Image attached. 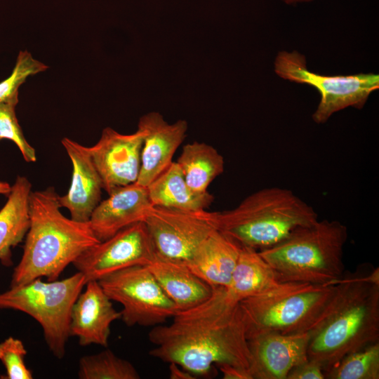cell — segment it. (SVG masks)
Wrapping results in <instances>:
<instances>
[{
  "label": "cell",
  "instance_id": "cell-1",
  "mask_svg": "<svg viewBox=\"0 0 379 379\" xmlns=\"http://www.w3.org/2000/svg\"><path fill=\"white\" fill-rule=\"evenodd\" d=\"M148 337L155 345L149 355L193 375H206L213 365L248 368L250 352L239 302L225 287H213L208 299L178 311L170 324L154 326Z\"/></svg>",
  "mask_w": 379,
  "mask_h": 379
},
{
  "label": "cell",
  "instance_id": "cell-2",
  "mask_svg": "<svg viewBox=\"0 0 379 379\" xmlns=\"http://www.w3.org/2000/svg\"><path fill=\"white\" fill-rule=\"evenodd\" d=\"M322 317L310 331L309 359L324 373L346 355L379 342V271L360 267L335 283Z\"/></svg>",
  "mask_w": 379,
  "mask_h": 379
},
{
  "label": "cell",
  "instance_id": "cell-3",
  "mask_svg": "<svg viewBox=\"0 0 379 379\" xmlns=\"http://www.w3.org/2000/svg\"><path fill=\"white\" fill-rule=\"evenodd\" d=\"M53 187L32 192L29 226L23 253L15 267L11 286L45 277L57 280L64 270L87 248L99 243L88 222L65 217Z\"/></svg>",
  "mask_w": 379,
  "mask_h": 379
},
{
  "label": "cell",
  "instance_id": "cell-4",
  "mask_svg": "<svg viewBox=\"0 0 379 379\" xmlns=\"http://www.w3.org/2000/svg\"><path fill=\"white\" fill-rule=\"evenodd\" d=\"M347 237V227L340 222L317 220L258 252L283 283L334 284L344 274Z\"/></svg>",
  "mask_w": 379,
  "mask_h": 379
},
{
  "label": "cell",
  "instance_id": "cell-5",
  "mask_svg": "<svg viewBox=\"0 0 379 379\" xmlns=\"http://www.w3.org/2000/svg\"><path fill=\"white\" fill-rule=\"evenodd\" d=\"M317 220L314 209L291 190L272 187L252 193L234 208L218 212V230L241 246L260 251Z\"/></svg>",
  "mask_w": 379,
  "mask_h": 379
},
{
  "label": "cell",
  "instance_id": "cell-6",
  "mask_svg": "<svg viewBox=\"0 0 379 379\" xmlns=\"http://www.w3.org/2000/svg\"><path fill=\"white\" fill-rule=\"evenodd\" d=\"M335 284L285 283L270 292L239 302L247 339L277 333L294 334L311 331L322 317Z\"/></svg>",
  "mask_w": 379,
  "mask_h": 379
},
{
  "label": "cell",
  "instance_id": "cell-7",
  "mask_svg": "<svg viewBox=\"0 0 379 379\" xmlns=\"http://www.w3.org/2000/svg\"><path fill=\"white\" fill-rule=\"evenodd\" d=\"M86 284L79 272L62 280L44 282L38 278L0 293V310H18L34 318L43 329L49 350L60 359L70 337L72 307Z\"/></svg>",
  "mask_w": 379,
  "mask_h": 379
},
{
  "label": "cell",
  "instance_id": "cell-8",
  "mask_svg": "<svg viewBox=\"0 0 379 379\" xmlns=\"http://www.w3.org/2000/svg\"><path fill=\"white\" fill-rule=\"evenodd\" d=\"M274 70L284 80L317 90L320 100L312 117L319 124L326 123L335 113L347 107L362 109L371 93L379 88L378 74H319L308 69L305 55L295 50L279 51L274 61Z\"/></svg>",
  "mask_w": 379,
  "mask_h": 379
},
{
  "label": "cell",
  "instance_id": "cell-9",
  "mask_svg": "<svg viewBox=\"0 0 379 379\" xmlns=\"http://www.w3.org/2000/svg\"><path fill=\"white\" fill-rule=\"evenodd\" d=\"M107 296L121 304V319L128 326H155L178 312L148 267L133 266L98 281Z\"/></svg>",
  "mask_w": 379,
  "mask_h": 379
},
{
  "label": "cell",
  "instance_id": "cell-10",
  "mask_svg": "<svg viewBox=\"0 0 379 379\" xmlns=\"http://www.w3.org/2000/svg\"><path fill=\"white\" fill-rule=\"evenodd\" d=\"M218 212L153 206L145 223L156 254L187 264L202 242L218 230Z\"/></svg>",
  "mask_w": 379,
  "mask_h": 379
},
{
  "label": "cell",
  "instance_id": "cell-11",
  "mask_svg": "<svg viewBox=\"0 0 379 379\" xmlns=\"http://www.w3.org/2000/svg\"><path fill=\"white\" fill-rule=\"evenodd\" d=\"M155 256L146 225L140 222L87 248L72 264L84 274L87 283L98 281L128 267L147 265Z\"/></svg>",
  "mask_w": 379,
  "mask_h": 379
},
{
  "label": "cell",
  "instance_id": "cell-12",
  "mask_svg": "<svg viewBox=\"0 0 379 379\" xmlns=\"http://www.w3.org/2000/svg\"><path fill=\"white\" fill-rule=\"evenodd\" d=\"M142 133L121 134L112 128L103 129L100 138L88 147L100 177L102 189L109 194L114 190L137 181L141 165Z\"/></svg>",
  "mask_w": 379,
  "mask_h": 379
},
{
  "label": "cell",
  "instance_id": "cell-13",
  "mask_svg": "<svg viewBox=\"0 0 379 379\" xmlns=\"http://www.w3.org/2000/svg\"><path fill=\"white\" fill-rule=\"evenodd\" d=\"M310 331L267 333L248 339L251 379H286L292 368L308 359Z\"/></svg>",
  "mask_w": 379,
  "mask_h": 379
},
{
  "label": "cell",
  "instance_id": "cell-14",
  "mask_svg": "<svg viewBox=\"0 0 379 379\" xmlns=\"http://www.w3.org/2000/svg\"><path fill=\"white\" fill-rule=\"evenodd\" d=\"M138 130L143 136L140 173L135 182L147 187L173 161V157L185 138L187 123L168 124L158 112L141 117Z\"/></svg>",
  "mask_w": 379,
  "mask_h": 379
},
{
  "label": "cell",
  "instance_id": "cell-15",
  "mask_svg": "<svg viewBox=\"0 0 379 379\" xmlns=\"http://www.w3.org/2000/svg\"><path fill=\"white\" fill-rule=\"evenodd\" d=\"M152 206L147 187L134 182L114 190L100 201L88 222L102 241L126 227L145 222Z\"/></svg>",
  "mask_w": 379,
  "mask_h": 379
},
{
  "label": "cell",
  "instance_id": "cell-16",
  "mask_svg": "<svg viewBox=\"0 0 379 379\" xmlns=\"http://www.w3.org/2000/svg\"><path fill=\"white\" fill-rule=\"evenodd\" d=\"M75 301L71 312L69 335L82 346L95 344L107 347L113 321L121 318L112 300L98 281H89Z\"/></svg>",
  "mask_w": 379,
  "mask_h": 379
},
{
  "label": "cell",
  "instance_id": "cell-17",
  "mask_svg": "<svg viewBox=\"0 0 379 379\" xmlns=\"http://www.w3.org/2000/svg\"><path fill=\"white\" fill-rule=\"evenodd\" d=\"M62 145L72 164V176L68 192L58 195L61 207L66 208L72 220L87 222L100 202L102 181L95 168L88 147L64 138Z\"/></svg>",
  "mask_w": 379,
  "mask_h": 379
},
{
  "label": "cell",
  "instance_id": "cell-18",
  "mask_svg": "<svg viewBox=\"0 0 379 379\" xmlns=\"http://www.w3.org/2000/svg\"><path fill=\"white\" fill-rule=\"evenodd\" d=\"M241 246L218 230L199 246L186 264L212 287L226 288L239 259Z\"/></svg>",
  "mask_w": 379,
  "mask_h": 379
},
{
  "label": "cell",
  "instance_id": "cell-19",
  "mask_svg": "<svg viewBox=\"0 0 379 379\" xmlns=\"http://www.w3.org/2000/svg\"><path fill=\"white\" fill-rule=\"evenodd\" d=\"M178 311L191 308L208 299L213 287L198 277L184 262L163 258L156 254L147 265Z\"/></svg>",
  "mask_w": 379,
  "mask_h": 379
},
{
  "label": "cell",
  "instance_id": "cell-20",
  "mask_svg": "<svg viewBox=\"0 0 379 379\" xmlns=\"http://www.w3.org/2000/svg\"><path fill=\"white\" fill-rule=\"evenodd\" d=\"M284 284L258 251L242 246L230 282L225 288L231 298L239 302L270 292Z\"/></svg>",
  "mask_w": 379,
  "mask_h": 379
},
{
  "label": "cell",
  "instance_id": "cell-21",
  "mask_svg": "<svg viewBox=\"0 0 379 379\" xmlns=\"http://www.w3.org/2000/svg\"><path fill=\"white\" fill-rule=\"evenodd\" d=\"M32 184L18 176L8 199L0 210V262L11 265V248L25 238L29 226V197Z\"/></svg>",
  "mask_w": 379,
  "mask_h": 379
},
{
  "label": "cell",
  "instance_id": "cell-22",
  "mask_svg": "<svg viewBox=\"0 0 379 379\" xmlns=\"http://www.w3.org/2000/svg\"><path fill=\"white\" fill-rule=\"evenodd\" d=\"M153 206L185 210L206 209L214 197L208 192L199 193L187 185L176 161L161 173L148 186Z\"/></svg>",
  "mask_w": 379,
  "mask_h": 379
},
{
  "label": "cell",
  "instance_id": "cell-23",
  "mask_svg": "<svg viewBox=\"0 0 379 379\" xmlns=\"http://www.w3.org/2000/svg\"><path fill=\"white\" fill-rule=\"evenodd\" d=\"M189 187L204 193L215 178L225 169L222 154L205 142H193L185 145L176 161Z\"/></svg>",
  "mask_w": 379,
  "mask_h": 379
},
{
  "label": "cell",
  "instance_id": "cell-24",
  "mask_svg": "<svg viewBox=\"0 0 379 379\" xmlns=\"http://www.w3.org/2000/svg\"><path fill=\"white\" fill-rule=\"evenodd\" d=\"M81 379H139L134 366L107 349L98 354L81 357L79 363Z\"/></svg>",
  "mask_w": 379,
  "mask_h": 379
},
{
  "label": "cell",
  "instance_id": "cell-25",
  "mask_svg": "<svg viewBox=\"0 0 379 379\" xmlns=\"http://www.w3.org/2000/svg\"><path fill=\"white\" fill-rule=\"evenodd\" d=\"M326 379H378L379 342L349 354L324 372Z\"/></svg>",
  "mask_w": 379,
  "mask_h": 379
},
{
  "label": "cell",
  "instance_id": "cell-26",
  "mask_svg": "<svg viewBox=\"0 0 379 379\" xmlns=\"http://www.w3.org/2000/svg\"><path fill=\"white\" fill-rule=\"evenodd\" d=\"M48 67L34 59L27 51H20L11 74L0 82V102L18 100L19 88L27 79L46 70Z\"/></svg>",
  "mask_w": 379,
  "mask_h": 379
},
{
  "label": "cell",
  "instance_id": "cell-27",
  "mask_svg": "<svg viewBox=\"0 0 379 379\" xmlns=\"http://www.w3.org/2000/svg\"><path fill=\"white\" fill-rule=\"evenodd\" d=\"M18 100L0 102V140L3 139L13 142L27 162L36 161L34 148L27 141L18 123L15 107Z\"/></svg>",
  "mask_w": 379,
  "mask_h": 379
},
{
  "label": "cell",
  "instance_id": "cell-28",
  "mask_svg": "<svg viewBox=\"0 0 379 379\" xmlns=\"http://www.w3.org/2000/svg\"><path fill=\"white\" fill-rule=\"evenodd\" d=\"M27 352L23 343L13 337H8L0 343V361L6 374L2 378L32 379V371L27 367L25 357Z\"/></svg>",
  "mask_w": 379,
  "mask_h": 379
},
{
  "label": "cell",
  "instance_id": "cell-29",
  "mask_svg": "<svg viewBox=\"0 0 379 379\" xmlns=\"http://www.w3.org/2000/svg\"><path fill=\"white\" fill-rule=\"evenodd\" d=\"M286 379H325V377L321 366L315 361L308 359L292 368Z\"/></svg>",
  "mask_w": 379,
  "mask_h": 379
},
{
  "label": "cell",
  "instance_id": "cell-30",
  "mask_svg": "<svg viewBox=\"0 0 379 379\" xmlns=\"http://www.w3.org/2000/svg\"><path fill=\"white\" fill-rule=\"evenodd\" d=\"M225 379H251L248 370L228 364L218 365Z\"/></svg>",
  "mask_w": 379,
  "mask_h": 379
},
{
  "label": "cell",
  "instance_id": "cell-31",
  "mask_svg": "<svg viewBox=\"0 0 379 379\" xmlns=\"http://www.w3.org/2000/svg\"><path fill=\"white\" fill-rule=\"evenodd\" d=\"M170 378L171 379H194V375L185 370L175 363H170Z\"/></svg>",
  "mask_w": 379,
  "mask_h": 379
},
{
  "label": "cell",
  "instance_id": "cell-32",
  "mask_svg": "<svg viewBox=\"0 0 379 379\" xmlns=\"http://www.w3.org/2000/svg\"><path fill=\"white\" fill-rule=\"evenodd\" d=\"M11 191V186L6 182L0 181V194L8 195Z\"/></svg>",
  "mask_w": 379,
  "mask_h": 379
},
{
  "label": "cell",
  "instance_id": "cell-33",
  "mask_svg": "<svg viewBox=\"0 0 379 379\" xmlns=\"http://www.w3.org/2000/svg\"><path fill=\"white\" fill-rule=\"evenodd\" d=\"M282 2L287 5H296L302 3H310L315 0H281Z\"/></svg>",
  "mask_w": 379,
  "mask_h": 379
}]
</instances>
